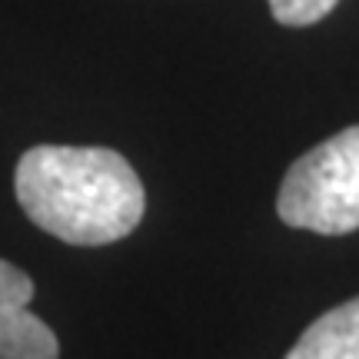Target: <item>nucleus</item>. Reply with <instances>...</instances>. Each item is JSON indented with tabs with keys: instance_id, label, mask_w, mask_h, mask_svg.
Wrapping results in <instances>:
<instances>
[{
	"instance_id": "obj_1",
	"label": "nucleus",
	"mask_w": 359,
	"mask_h": 359,
	"mask_svg": "<svg viewBox=\"0 0 359 359\" xmlns=\"http://www.w3.org/2000/svg\"><path fill=\"white\" fill-rule=\"evenodd\" d=\"M13 190L40 230L70 246L116 243L147 210L137 170L107 147H34L17 163Z\"/></svg>"
},
{
	"instance_id": "obj_2",
	"label": "nucleus",
	"mask_w": 359,
	"mask_h": 359,
	"mask_svg": "<svg viewBox=\"0 0 359 359\" xmlns=\"http://www.w3.org/2000/svg\"><path fill=\"white\" fill-rule=\"evenodd\" d=\"M276 213L286 226L323 236L359 230V127L339 130L286 170Z\"/></svg>"
},
{
	"instance_id": "obj_3",
	"label": "nucleus",
	"mask_w": 359,
	"mask_h": 359,
	"mask_svg": "<svg viewBox=\"0 0 359 359\" xmlns=\"http://www.w3.org/2000/svg\"><path fill=\"white\" fill-rule=\"evenodd\" d=\"M34 280L0 259V359H60V343L47 323L30 313Z\"/></svg>"
},
{
	"instance_id": "obj_4",
	"label": "nucleus",
	"mask_w": 359,
	"mask_h": 359,
	"mask_svg": "<svg viewBox=\"0 0 359 359\" xmlns=\"http://www.w3.org/2000/svg\"><path fill=\"white\" fill-rule=\"evenodd\" d=\"M286 359H359V296L323 313Z\"/></svg>"
},
{
	"instance_id": "obj_5",
	"label": "nucleus",
	"mask_w": 359,
	"mask_h": 359,
	"mask_svg": "<svg viewBox=\"0 0 359 359\" xmlns=\"http://www.w3.org/2000/svg\"><path fill=\"white\" fill-rule=\"evenodd\" d=\"M266 4H269V13L283 27H309L316 20H323L339 0H266Z\"/></svg>"
}]
</instances>
